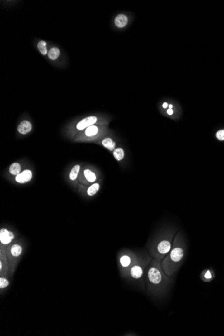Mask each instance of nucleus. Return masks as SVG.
Segmentation results:
<instances>
[{"mask_svg": "<svg viewBox=\"0 0 224 336\" xmlns=\"http://www.w3.org/2000/svg\"><path fill=\"white\" fill-rule=\"evenodd\" d=\"M186 251V242L181 231L174 238L173 246L170 252L161 261L162 270L168 277H172L177 271L184 258Z\"/></svg>", "mask_w": 224, "mask_h": 336, "instance_id": "nucleus-1", "label": "nucleus"}, {"mask_svg": "<svg viewBox=\"0 0 224 336\" xmlns=\"http://www.w3.org/2000/svg\"><path fill=\"white\" fill-rule=\"evenodd\" d=\"M165 274L159 262L152 258L147 267L145 279L148 295L155 298L165 290L166 283L169 281L168 276Z\"/></svg>", "mask_w": 224, "mask_h": 336, "instance_id": "nucleus-2", "label": "nucleus"}, {"mask_svg": "<svg viewBox=\"0 0 224 336\" xmlns=\"http://www.w3.org/2000/svg\"><path fill=\"white\" fill-rule=\"evenodd\" d=\"M175 235L176 230L173 228H165L158 234L148 247L149 254L153 259L161 263L172 248Z\"/></svg>", "mask_w": 224, "mask_h": 336, "instance_id": "nucleus-3", "label": "nucleus"}, {"mask_svg": "<svg viewBox=\"0 0 224 336\" xmlns=\"http://www.w3.org/2000/svg\"><path fill=\"white\" fill-rule=\"evenodd\" d=\"M152 257L147 253L140 254L138 258L133 264L127 274L126 279L132 285L144 289L145 279L148 266L150 264Z\"/></svg>", "mask_w": 224, "mask_h": 336, "instance_id": "nucleus-4", "label": "nucleus"}, {"mask_svg": "<svg viewBox=\"0 0 224 336\" xmlns=\"http://www.w3.org/2000/svg\"><path fill=\"white\" fill-rule=\"evenodd\" d=\"M140 254L130 250H123L118 253L117 267L121 277L126 278L130 268L138 258Z\"/></svg>", "mask_w": 224, "mask_h": 336, "instance_id": "nucleus-5", "label": "nucleus"}, {"mask_svg": "<svg viewBox=\"0 0 224 336\" xmlns=\"http://www.w3.org/2000/svg\"><path fill=\"white\" fill-rule=\"evenodd\" d=\"M24 247L20 242H14L6 250V256L10 265V274L13 277L14 275L16 268L21 260L23 255Z\"/></svg>", "mask_w": 224, "mask_h": 336, "instance_id": "nucleus-6", "label": "nucleus"}, {"mask_svg": "<svg viewBox=\"0 0 224 336\" xmlns=\"http://www.w3.org/2000/svg\"><path fill=\"white\" fill-rule=\"evenodd\" d=\"M15 239V234L7 228H2L0 230V249L6 250Z\"/></svg>", "mask_w": 224, "mask_h": 336, "instance_id": "nucleus-7", "label": "nucleus"}, {"mask_svg": "<svg viewBox=\"0 0 224 336\" xmlns=\"http://www.w3.org/2000/svg\"><path fill=\"white\" fill-rule=\"evenodd\" d=\"M6 274L11 275L10 265H9L6 251L0 249V275H6Z\"/></svg>", "mask_w": 224, "mask_h": 336, "instance_id": "nucleus-8", "label": "nucleus"}, {"mask_svg": "<svg viewBox=\"0 0 224 336\" xmlns=\"http://www.w3.org/2000/svg\"><path fill=\"white\" fill-rule=\"evenodd\" d=\"M97 121H98V118H97L96 116H91L85 117V118L81 120L76 125L77 129L78 130H85L88 127H89V126L93 125L96 123Z\"/></svg>", "mask_w": 224, "mask_h": 336, "instance_id": "nucleus-9", "label": "nucleus"}, {"mask_svg": "<svg viewBox=\"0 0 224 336\" xmlns=\"http://www.w3.org/2000/svg\"><path fill=\"white\" fill-rule=\"evenodd\" d=\"M32 178V173L30 170H25L22 173L16 176L15 180L18 183H26L31 181Z\"/></svg>", "mask_w": 224, "mask_h": 336, "instance_id": "nucleus-10", "label": "nucleus"}, {"mask_svg": "<svg viewBox=\"0 0 224 336\" xmlns=\"http://www.w3.org/2000/svg\"><path fill=\"white\" fill-rule=\"evenodd\" d=\"M12 278V277L10 274L0 275V293H1V295L5 293L6 289L10 285Z\"/></svg>", "mask_w": 224, "mask_h": 336, "instance_id": "nucleus-11", "label": "nucleus"}, {"mask_svg": "<svg viewBox=\"0 0 224 336\" xmlns=\"http://www.w3.org/2000/svg\"><path fill=\"white\" fill-rule=\"evenodd\" d=\"M32 124L28 120H23L17 126V131L21 134L25 135L29 133L32 130Z\"/></svg>", "mask_w": 224, "mask_h": 336, "instance_id": "nucleus-12", "label": "nucleus"}, {"mask_svg": "<svg viewBox=\"0 0 224 336\" xmlns=\"http://www.w3.org/2000/svg\"><path fill=\"white\" fill-rule=\"evenodd\" d=\"M128 19L124 14H119L117 15L115 19V24L118 28H124L128 24Z\"/></svg>", "mask_w": 224, "mask_h": 336, "instance_id": "nucleus-13", "label": "nucleus"}, {"mask_svg": "<svg viewBox=\"0 0 224 336\" xmlns=\"http://www.w3.org/2000/svg\"><path fill=\"white\" fill-rule=\"evenodd\" d=\"M102 145L105 148H107L109 151H113L116 149V142H113V140L110 138H106L102 140Z\"/></svg>", "mask_w": 224, "mask_h": 336, "instance_id": "nucleus-14", "label": "nucleus"}, {"mask_svg": "<svg viewBox=\"0 0 224 336\" xmlns=\"http://www.w3.org/2000/svg\"><path fill=\"white\" fill-rule=\"evenodd\" d=\"M99 132V128L96 125L89 126L85 130V134L87 137H93L96 136Z\"/></svg>", "mask_w": 224, "mask_h": 336, "instance_id": "nucleus-15", "label": "nucleus"}, {"mask_svg": "<svg viewBox=\"0 0 224 336\" xmlns=\"http://www.w3.org/2000/svg\"><path fill=\"white\" fill-rule=\"evenodd\" d=\"M100 189V185L99 183L95 182L92 184L88 189L87 190V194L89 197H92V196L95 195L99 191Z\"/></svg>", "mask_w": 224, "mask_h": 336, "instance_id": "nucleus-16", "label": "nucleus"}, {"mask_svg": "<svg viewBox=\"0 0 224 336\" xmlns=\"http://www.w3.org/2000/svg\"><path fill=\"white\" fill-rule=\"evenodd\" d=\"M21 169V165L17 163H14L11 164L10 168H9V172H10V173L12 174V175L16 176L20 173Z\"/></svg>", "mask_w": 224, "mask_h": 336, "instance_id": "nucleus-17", "label": "nucleus"}, {"mask_svg": "<svg viewBox=\"0 0 224 336\" xmlns=\"http://www.w3.org/2000/svg\"><path fill=\"white\" fill-rule=\"evenodd\" d=\"M60 55V50L56 47H53L48 51V58L52 60H55L59 58Z\"/></svg>", "mask_w": 224, "mask_h": 336, "instance_id": "nucleus-18", "label": "nucleus"}, {"mask_svg": "<svg viewBox=\"0 0 224 336\" xmlns=\"http://www.w3.org/2000/svg\"><path fill=\"white\" fill-rule=\"evenodd\" d=\"M84 175L87 181L89 182H94L97 180V177L95 173L92 172L89 169H85L84 171Z\"/></svg>", "mask_w": 224, "mask_h": 336, "instance_id": "nucleus-19", "label": "nucleus"}, {"mask_svg": "<svg viewBox=\"0 0 224 336\" xmlns=\"http://www.w3.org/2000/svg\"><path fill=\"white\" fill-rule=\"evenodd\" d=\"M114 158L117 161H120L124 158V150L122 148H117L113 151Z\"/></svg>", "mask_w": 224, "mask_h": 336, "instance_id": "nucleus-20", "label": "nucleus"}, {"mask_svg": "<svg viewBox=\"0 0 224 336\" xmlns=\"http://www.w3.org/2000/svg\"><path fill=\"white\" fill-rule=\"evenodd\" d=\"M80 168H81L80 165H79V164L74 166V167H73V168L71 169V171L69 174V178L71 181L76 180V178H77V176H78L79 172L80 171Z\"/></svg>", "mask_w": 224, "mask_h": 336, "instance_id": "nucleus-21", "label": "nucleus"}, {"mask_svg": "<svg viewBox=\"0 0 224 336\" xmlns=\"http://www.w3.org/2000/svg\"><path fill=\"white\" fill-rule=\"evenodd\" d=\"M46 46H47L46 42L44 41V40H41V41L39 42L38 43V45H37L39 51H40L41 53L44 56L46 55L47 52H48Z\"/></svg>", "mask_w": 224, "mask_h": 336, "instance_id": "nucleus-22", "label": "nucleus"}, {"mask_svg": "<svg viewBox=\"0 0 224 336\" xmlns=\"http://www.w3.org/2000/svg\"><path fill=\"white\" fill-rule=\"evenodd\" d=\"M216 138L219 140H224V130H221L216 133Z\"/></svg>", "mask_w": 224, "mask_h": 336, "instance_id": "nucleus-23", "label": "nucleus"}, {"mask_svg": "<svg viewBox=\"0 0 224 336\" xmlns=\"http://www.w3.org/2000/svg\"><path fill=\"white\" fill-rule=\"evenodd\" d=\"M166 114L170 116H173L174 114V110H173V109L168 108L167 110H166Z\"/></svg>", "mask_w": 224, "mask_h": 336, "instance_id": "nucleus-24", "label": "nucleus"}, {"mask_svg": "<svg viewBox=\"0 0 224 336\" xmlns=\"http://www.w3.org/2000/svg\"><path fill=\"white\" fill-rule=\"evenodd\" d=\"M205 277L206 278H207V279L212 278V276H211V273H210V272L209 271V270H208V271H207V272H206L205 275Z\"/></svg>", "mask_w": 224, "mask_h": 336, "instance_id": "nucleus-25", "label": "nucleus"}, {"mask_svg": "<svg viewBox=\"0 0 224 336\" xmlns=\"http://www.w3.org/2000/svg\"><path fill=\"white\" fill-rule=\"evenodd\" d=\"M168 106H169V104L166 102H164L163 104H162V107H163L164 109H167Z\"/></svg>", "mask_w": 224, "mask_h": 336, "instance_id": "nucleus-26", "label": "nucleus"}, {"mask_svg": "<svg viewBox=\"0 0 224 336\" xmlns=\"http://www.w3.org/2000/svg\"><path fill=\"white\" fill-rule=\"evenodd\" d=\"M173 107H174V106H173V104H169V106H168V107L170 108V109H173Z\"/></svg>", "mask_w": 224, "mask_h": 336, "instance_id": "nucleus-27", "label": "nucleus"}]
</instances>
